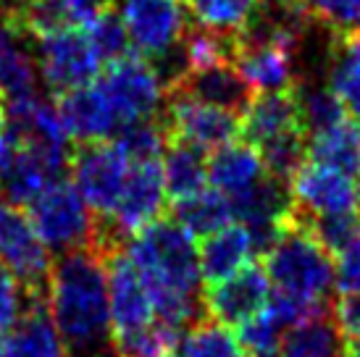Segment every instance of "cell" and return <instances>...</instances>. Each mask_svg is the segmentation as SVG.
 Returning <instances> with one entry per match:
<instances>
[{"instance_id":"obj_29","label":"cell","mask_w":360,"mask_h":357,"mask_svg":"<svg viewBox=\"0 0 360 357\" xmlns=\"http://www.w3.org/2000/svg\"><path fill=\"white\" fill-rule=\"evenodd\" d=\"M179 349V357H248L229 328L210 318H202L181 337Z\"/></svg>"},{"instance_id":"obj_21","label":"cell","mask_w":360,"mask_h":357,"mask_svg":"<svg viewBox=\"0 0 360 357\" xmlns=\"http://www.w3.org/2000/svg\"><path fill=\"white\" fill-rule=\"evenodd\" d=\"M345 352L347 342L329 308L287 328L279 357H342Z\"/></svg>"},{"instance_id":"obj_38","label":"cell","mask_w":360,"mask_h":357,"mask_svg":"<svg viewBox=\"0 0 360 357\" xmlns=\"http://www.w3.org/2000/svg\"><path fill=\"white\" fill-rule=\"evenodd\" d=\"M19 6V0H0V16H6L8 11H13Z\"/></svg>"},{"instance_id":"obj_31","label":"cell","mask_w":360,"mask_h":357,"mask_svg":"<svg viewBox=\"0 0 360 357\" xmlns=\"http://www.w3.org/2000/svg\"><path fill=\"white\" fill-rule=\"evenodd\" d=\"M87 34H90L92 45H95L98 56H101L103 66L116 63V60L127 58V56L134 53V48H131V42H129V34H127V27H124L121 16L113 8L105 11L95 24H90V27H87Z\"/></svg>"},{"instance_id":"obj_41","label":"cell","mask_w":360,"mask_h":357,"mask_svg":"<svg viewBox=\"0 0 360 357\" xmlns=\"http://www.w3.org/2000/svg\"><path fill=\"white\" fill-rule=\"evenodd\" d=\"M342 357H360V347H350V344H347V352Z\"/></svg>"},{"instance_id":"obj_10","label":"cell","mask_w":360,"mask_h":357,"mask_svg":"<svg viewBox=\"0 0 360 357\" xmlns=\"http://www.w3.org/2000/svg\"><path fill=\"white\" fill-rule=\"evenodd\" d=\"M158 116L166 129V137L190 142L205 152L240 139L242 131L240 116L181 92H166V105Z\"/></svg>"},{"instance_id":"obj_22","label":"cell","mask_w":360,"mask_h":357,"mask_svg":"<svg viewBox=\"0 0 360 357\" xmlns=\"http://www.w3.org/2000/svg\"><path fill=\"white\" fill-rule=\"evenodd\" d=\"M160 166H163L166 195L171 202L190 197V195L208 187V152L190 145V142L169 139Z\"/></svg>"},{"instance_id":"obj_5","label":"cell","mask_w":360,"mask_h":357,"mask_svg":"<svg viewBox=\"0 0 360 357\" xmlns=\"http://www.w3.org/2000/svg\"><path fill=\"white\" fill-rule=\"evenodd\" d=\"M95 84L108 98L119 119V129L134 121L155 119L160 113V103L166 100V84L160 82L158 69L137 53L108 63L98 74Z\"/></svg>"},{"instance_id":"obj_20","label":"cell","mask_w":360,"mask_h":357,"mask_svg":"<svg viewBox=\"0 0 360 357\" xmlns=\"http://www.w3.org/2000/svg\"><path fill=\"white\" fill-rule=\"evenodd\" d=\"M0 89L6 103L34 98L37 92V60L27 34L0 16Z\"/></svg>"},{"instance_id":"obj_4","label":"cell","mask_w":360,"mask_h":357,"mask_svg":"<svg viewBox=\"0 0 360 357\" xmlns=\"http://www.w3.org/2000/svg\"><path fill=\"white\" fill-rule=\"evenodd\" d=\"M24 210L51 252L63 255L98 242V216L66 178L51 181Z\"/></svg>"},{"instance_id":"obj_37","label":"cell","mask_w":360,"mask_h":357,"mask_svg":"<svg viewBox=\"0 0 360 357\" xmlns=\"http://www.w3.org/2000/svg\"><path fill=\"white\" fill-rule=\"evenodd\" d=\"M300 0H263V6H276V8H287V6H297Z\"/></svg>"},{"instance_id":"obj_1","label":"cell","mask_w":360,"mask_h":357,"mask_svg":"<svg viewBox=\"0 0 360 357\" xmlns=\"http://www.w3.org/2000/svg\"><path fill=\"white\" fill-rule=\"evenodd\" d=\"M127 252L153 299L155 320L187 334L205 316L198 245L179 221L163 219L127 239Z\"/></svg>"},{"instance_id":"obj_27","label":"cell","mask_w":360,"mask_h":357,"mask_svg":"<svg viewBox=\"0 0 360 357\" xmlns=\"http://www.w3.org/2000/svg\"><path fill=\"white\" fill-rule=\"evenodd\" d=\"M297 105H300V119L305 134H316L321 129H329L342 119H347V110L342 100L331 92L329 84H295Z\"/></svg>"},{"instance_id":"obj_12","label":"cell","mask_w":360,"mask_h":357,"mask_svg":"<svg viewBox=\"0 0 360 357\" xmlns=\"http://www.w3.org/2000/svg\"><path fill=\"white\" fill-rule=\"evenodd\" d=\"M271 289L274 287L263 266L250 263L234 276L202 289V308L210 320L226 328H237L269 305Z\"/></svg>"},{"instance_id":"obj_36","label":"cell","mask_w":360,"mask_h":357,"mask_svg":"<svg viewBox=\"0 0 360 357\" xmlns=\"http://www.w3.org/2000/svg\"><path fill=\"white\" fill-rule=\"evenodd\" d=\"M6 129H8V108H6V103L0 100V139H3Z\"/></svg>"},{"instance_id":"obj_33","label":"cell","mask_w":360,"mask_h":357,"mask_svg":"<svg viewBox=\"0 0 360 357\" xmlns=\"http://www.w3.org/2000/svg\"><path fill=\"white\" fill-rule=\"evenodd\" d=\"M334 289L340 294L360 292V231L334 252Z\"/></svg>"},{"instance_id":"obj_35","label":"cell","mask_w":360,"mask_h":357,"mask_svg":"<svg viewBox=\"0 0 360 357\" xmlns=\"http://www.w3.org/2000/svg\"><path fill=\"white\" fill-rule=\"evenodd\" d=\"M331 316L337 320L345 342L350 347H360V292L340 294V299L331 305Z\"/></svg>"},{"instance_id":"obj_26","label":"cell","mask_w":360,"mask_h":357,"mask_svg":"<svg viewBox=\"0 0 360 357\" xmlns=\"http://www.w3.org/2000/svg\"><path fill=\"white\" fill-rule=\"evenodd\" d=\"M195 24L221 34H242L258 16L260 0H181Z\"/></svg>"},{"instance_id":"obj_23","label":"cell","mask_w":360,"mask_h":357,"mask_svg":"<svg viewBox=\"0 0 360 357\" xmlns=\"http://www.w3.org/2000/svg\"><path fill=\"white\" fill-rule=\"evenodd\" d=\"M308 160L340 169L350 176L360 174V124L355 119H342L329 129H321L308 137Z\"/></svg>"},{"instance_id":"obj_28","label":"cell","mask_w":360,"mask_h":357,"mask_svg":"<svg viewBox=\"0 0 360 357\" xmlns=\"http://www.w3.org/2000/svg\"><path fill=\"white\" fill-rule=\"evenodd\" d=\"M284 331H287V326L266 305L258 316H252L250 320H245L234 328V339L248 357H279Z\"/></svg>"},{"instance_id":"obj_19","label":"cell","mask_w":360,"mask_h":357,"mask_svg":"<svg viewBox=\"0 0 360 357\" xmlns=\"http://www.w3.org/2000/svg\"><path fill=\"white\" fill-rule=\"evenodd\" d=\"M13 357H66L48 310V294H27L19 320L6 331Z\"/></svg>"},{"instance_id":"obj_17","label":"cell","mask_w":360,"mask_h":357,"mask_svg":"<svg viewBox=\"0 0 360 357\" xmlns=\"http://www.w3.org/2000/svg\"><path fill=\"white\" fill-rule=\"evenodd\" d=\"M242 131L240 139L250 142L252 148H258L269 139L287 134V131L302 129L300 105L295 89L284 92H258L248 110L242 113ZM305 131V129H302Z\"/></svg>"},{"instance_id":"obj_7","label":"cell","mask_w":360,"mask_h":357,"mask_svg":"<svg viewBox=\"0 0 360 357\" xmlns=\"http://www.w3.org/2000/svg\"><path fill=\"white\" fill-rule=\"evenodd\" d=\"M71 184L98 219H110L116 210L124 181L129 174V158L113 139L84 142L71 152Z\"/></svg>"},{"instance_id":"obj_42","label":"cell","mask_w":360,"mask_h":357,"mask_svg":"<svg viewBox=\"0 0 360 357\" xmlns=\"http://www.w3.org/2000/svg\"><path fill=\"white\" fill-rule=\"evenodd\" d=\"M150 357H179L176 352H160V355H150Z\"/></svg>"},{"instance_id":"obj_2","label":"cell","mask_w":360,"mask_h":357,"mask_svg":"<svg viewBox=\"0 0 360 357\" xmlns=\"http://www.w3.org/2000/svg\"><path fill=\"white\" fill-rule=\"evenodd\" d=\"M48 310L66 357H121L110 326L105 263L95 247L63 252L53 260Z\"/></svg>"},{"instance_id":"obj_24","label":"cell","mask_w":360,"mask_h":357,"mask_svg":"<svg viewBox=\"0 0 360 357\" xmlns=\"http://www.w3.org/2000/svg\"><path fill=\"white\" fill-rule=\"evenodd\" d=\"M326 84L342 100L347 116L360 124V32L358 34H334Z\"/></svg>"},{"instance_id":"obj_15","label":"cell","mask_w":360,"mask_h":357,"mask_svg":"<svg viewBox=\"0 0 360 357\" xmlns=\"http://www.w3.org/2000/svg\"><path fill=\"white\" fill-rule=\"evenodd\" d=\"M56 108H58L71 139H77L82 145L84 142L113 139L116 131H119V119L110 108L108 98L103 95V89L95 82L58 95Z\"/></svg>"},{"instance_id":"obj_9","label":"cell","mask_w":360,"mask_h":357,"mask_svg":"<svg viewBox=\"0 0 360 357\" xmlns=\"http://www.w3.org/2000/svg\"><path fill=\"white\" fill-rule=\"evenodd\" d=\"M121 21L134 53L148 60H163L187 34L181 0H121Z\"/></svg>"},{"instance_id":"obj_39","label":"cell","mask_w":360,"mask_h":357,"mask_svg":"<svg viewBox=\"0 0 360 357\" xmlns=\"http://www.w3.org/2000/svg\"><path fill=\"white\" fill-rule=\"evenodd\" d=\"M0 357H13V355H11L8 337H6V334H0Z\"/></svg>"},{"instance_id":"obj_18","label":"cell","mask_w":360,"mask_h":357,"mask_svg":"<svg viewBox=\"0 0 360 357\" xmlns=\"http://www.w3.org/2000/svg\"><path fill=\"white\" fill-rule=\"evenodd\" d=\"M269 171L263 166L258 148L245 139H234L208 152V184L229 200L252 189Z\"/></svg>"},{"instance_id":"obj_13","label":"cell","mask_w":360,"mask_h":357,"mask_svg":"<svg viewBox=\"0 0 360 357\" xmlns=\"http://www.w3.org/2000/svg\"><path fill=\"white\" fill-rule=\"evenodd\" d=\"M292 208L297 216H334L355 208V181L350 174L316 160H305L290 178Z\"/></svg>"},{"instance_id":"obj_14","label":"cell","mask_w":360,"mask_h":357,"mask_svg":"<svg viewBox=\"0 0 360 357\" xmlns=\"http://www.w3.org/2000/svg\"><path fill=\"white\" fill-rule=\"evenodd\" d=\"M166 92H181L195 100H202L208 105L224 108L240 116L248 110L255 92L248 82L242 79V74L234 69V63H219L208 69H187L181 71L176 79L166 84Z\"/></svg>"},{"instance_id":"obj_25","label":"cell","mask_w":360,"mask_h":357,"mask_svg":"<svg viewBox=\"0 0 360 357\" xmlns=\"http://www.w3.org/2000/svg\"><path fill=\"white\" fill-rule=\"evenodd\" d=\"M171 213H174V221H179L192 237L200 239L234 223L231 200L226 195H221L219 189H213L210 184L200 192L190 195V197L171 202Z\"/></svg>"},{"instance_id":"obj_8","label":"cell","mask_w":360,"mask_h":357,"mask_svg":"<svg viewBox=\"0 0 360 357\" xmlns=\"http://www.w3.org/2000/svg\"><path fill=\"white\" fill-rule=\"evenodd\" d=\"M0 263L19 278L27 294H48L51 249L32 226L27 210L8 200L0 202Z\"/></svg>"},{"instance_id":"obj_30","label":"cell","mask_w":360,"mask_h":357,"mask_svg":"<svg viewBox=\"0 0 360 357\" xmlns=\"http://www.w3.org/2000/svg\"><path fill=\"white\" fill-rule=\"evenodd\" d=\"M113 142L124 150V155L129 160H155L163 158L169 137H166V129L160 124V116H155V119L134 121V124L121 126Z\"/></svg>"},{"instance_id":"obj_32","label":"cell","mask_w":360,"mask_h":357,"mask_svg":"<svg viewBox=\"0 0 360 357\" xmlns=\"http://www.w3.org/2000/svg\"><path fill=\"white\" fill-rule=\"evenodd\" d=\"M310 19L329 27L334 34H358L360 0H300Z\"/></svg>"},{"instance_id":"obj_40","label":"cell","mask_w":360,"mask_h":357,"mask_svg":"<svg viewBox=\"0 0 360 357\" xmlns=\"http://www.w3.org/2000/svg\"><path fill=\"white\" fill-rule=\"evenodd\" d=\"M355 210H358V221H360V174H358V184H355Z\"/></svg>"},{"instance_id":"obj_6","label":"cell","mask_w":360,"mask_h":357,"mask_svg":"<svg viewBox=\"0 0 360 357\" xmlns=\"http://www.w3.org/2000/svg\"><path fill=\"white\" fill-rule=\"evenodd\" d=\"M37 74L53 98L98 79L103 60L87 30H60L34 40Z\"/></svg>"},{"instance_id":"obj_34","label":"cell","mask_w":360,"mask_h":357,"mask_svg":"<svg viewBox=\"0 0 360 357\" xmlns=\"http://www.w3.org/2000/svg\"><path fill=\"white\" fill-rule=\"evenodd\" d=\"M27 305V292L19 284V278L0 263V334H6Z\"/></svg>"},{"instance_id":"obj_16","label":"cell","mask_w":360,"mask_h":357,"mask_svg":"<svg viewBox=\"0 0 360 357\" xmlns=\"http://www.w3.org/2000/svg\"><path fill=\"white\" fill-rule=\"evenodd\" d=\"M255 252L258 249H255L250 231L242 226L240 221L202 237L200 247H198L202 284L208 287V284H219L224 278L234 276L237 271L250 266Z\"/></svg>"},{"instance_id":"obj_11","label":"cell","mask_w":360,"mask_h":357,"mask_svg":"<svg viewBox=\"0 0 360 357\" xmlns=\"http://www.w3.org/2000/svg\"><path fill=\"white\" fill-rule=\"evenodd\" d=\"M166 202H169V195H166L160 158L129 160V174L124 181V192L116 202V210L110 213V219L103 221L116 237L127 242L142 226L158 221L166 210Z\"/></svg>"},{"instance_id":"obj_3","label":"cell","mask_w":360,"mask_h":357,"mask_svg":"<svg viewBox=\"0 0 360 357\" xmlns=\"http://www.w3.org/2000/svg\"><path fill=\"white\" fill-rule=\"evenodd\" d=\"M263 271L274 292L305 299V302H329L334 289V258L319 239L313 237L295 213L284 221L279 237L263 252Z\"/></svg>"}]
</instances>
